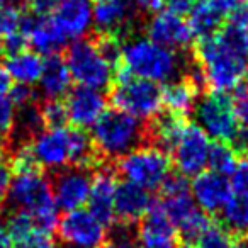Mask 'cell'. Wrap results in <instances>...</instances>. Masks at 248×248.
Returning <instances> with one entry per match:
<instances>
[{
	"label": "cell",
	"mask_w": 248,
	"mask_h": 248,
	"mask_svg": "<svg viewBox=\"0 0 248 248\" xmlns=\"http://www.w3.org/2000/svg\"><path fill=\"white\" fill-rule=\"evenodd\" d=\"M72 73L65 58L55 55L45 60L41 78H39V89L45 99L63 100L72 90Z\"/></svg>",
	"instance_id": "21"
},
{
	"label": "cell",
	"mask_w": 248,
	"mask_h": 248,
	"mask_svg": "<svg viewBox=\"0 0 248 248\" xmlns=\"http://www.w3.org/2000/svg\"><path fill=\"white\" fill-rule=\"evenodd\" d=\"M5 226H7V231H9V234H11L12 243L38 230L32 216L29 213H26V211H14V213L9 216Z\"/></svg>",
	"instance_id": "30"
},
{
	"label": "cell",
	"mask_w": 248,
	"mask_h": 248,
	"mask_svg": "<svg viewBox=\"0 0 248 248\" xmlns=\"http://www.w3.org/2000/svg\"><path fill=\"white\" fill-rule=\"evenodd\" d=\"M109 95L114 109L123 110L136 119H153L158 116L163 106L162 89L158 83L136 78L123 66L114 73Z\"/></svg>",
	"instance_id": "4"
},
{
	"label": "cell",
	"mask_w": 248,
	"mask_h": 248,
	"mask_svg": "<svg viewBox=\"0 0 248 248\" xmlns=\"http://www.w3.org/2000/svg\"><path fill=\"white\" fill-rule=\"evenodd\" d=\"M199 248H233V238L221 224H211L199 238Z\"/></svg>",
	"instance_id": "32"
},
{
	"label": "cell",
	"mask_w": 248,
	"mask_h": 248,
	"mask_svg": "<svg viewBox=\"0 0 248 248\" xmlns=\"http://www.w3.org/2000/svg\"><path fill=\"white\" fill-rule=\"evenodd\" d=\"M226 12L214 4L213 0H197L190 11L189 26L192 29L194 38L206 39L213 38L223 29Z\"/></svg>",
	"instance_id": "23"
},
{
	"label": "cell",
	"mask_w": 248,
	"mask_h": 248,
	"mask_svg": "<svg viewBox=\"0 0 248 248\" xmlns=\"http://www.w3.org/2000/svg\"><path fill=\"white\" fill-rule=\"evenodd\" d=\"M213 2L219 5V7L223 9V11L226 12V16H228L231 9H234L236 5L243 4V2H248V0H213Z\"/></svg>",
	"instance_id": "45"
},
{
	"label": "cell",
	"mask_w": 248,
	"mask_h": 248,
	"mask_svg": "<svg viewBox=\"0 0 248 248\" xmlns=\"http://www.w3.org/2000/svg\"><path fill=\"white\" fill-rule=\"evenodd\" d=\"M169 155L152 145L138 146L136 150L117 160V172L135 186L145 190H155L163 186L170 175Z\"/></svg>",
	"instance_id": "5"
},
{
	"label": "cell",
	"mask_w": 248,
	"mask_h": 248,
	"mask_svg": "<svg viewBox=\"0 0 248 248\" xmlns=\"http://www.w3.org/2000/svg\"><path fill=\"white\" fill-rule=\"evenodd\" d=\"M12 89V78L7 73L5 66L0 65V95H5L7 92H11Z\"/></svg>",
	"instance_id": "42"
},
{
	"label": "cell",
	"mask_w": 248,
	"mask_h": 248,
	"mask_svg": "<svg viewBox=\"0 0 248 248\" xmlns=\"http://www.w3.org/2000/svg\"><path fill=\"white\" fill-rule=\"evenodd\" d=\"M11 95H9V99L12 100V104H14L16 107H19V109H22V107L26 106H31V104H36L38 102V93H36V90L32 89V87L29 85H14L11 89Z\"/></svg>",
	"instance_id": "36"
},
{
	"label": "cell",
	"mask_w": 248,
	"mask_h": 248,
	"mask_svg": "<svg viewBox=\"0 0 248 248\" xmlns=\"http://www.w3.org/2000/svg\"><path fill=\"white\" fill-rule=\"evenodd\" d=\"M177 230L170 223L160 201H153L146 216L140 221L138 240L140 241H175Z\"/></svg>",
	"instance_id": "24"
},
{
	"label": "cell",
	"mask_w": 248,
	"mask_h": 248,
	"mask_svg": "<svg viewBox=\"0 0 248 248\" xmlns=\"http://www.w3.org/2000/svg\"><path fill=\"white\" fill-rule=\"evenodd\" d=\"M123 68L136 78L169 82L177 75L180 60L175 51L153 43L148 38H131L124 43Z\"/></svg>",
	"instance_id": "3"
},
{
	"label": "cell",
	"mask_w": 248,
	"mask_h": 248,
	"mask_svg": "<svg viewBox=\"0 0 248 248\" xmlns=\"http://www.w3.org/2000/svg\"><path fill=\"white\" fill-rule=\"evenodd\" d=\"M230 146L234 150L236 155L248 156V129L247 128H238L236 135L233 136V140L230 141Z\"/></svg>",
	"instance_id": "40"
},
{
	"label": "cell",
	"mask_w": 248,
	"mask_h": 248,
	"mask_svg": "<svg viewBox=\"0 0 248 248\" xmlns=\"http://www.w3.org/2000/svg\"><path fill=\"white\" fill-rule=\"evenodd\" d=\"M24 34L28 38V45L34 49L38 55L55 56L66 46L68 39L62 34L58 28L46 19H39L34 16H26L24 19Z\"/></svg>",
	"instance_id": "18"
},
{
	"label": "cell",
	"mask_w": 248,
	"mask_h": 248,
	"mask_svg": "<svg viewBox=\"0 0 248 248\" xmlns=\"http://www.w3.org/2000/svg\"><path fill=\"white\" fill-rule=\"evenodd\" d=\"M65 62L72 73V78L80 87L104 90L112 85L114 70L100 55L93 39H83L70 46Z\"/></svg>",
	"instance_id": "6"
},
{
	"label": "cell",
	"mask_w": 248,
	"mask_h": 248,
	"mask_svg": "<svg viewBox=\"0 0 248 248\" xmlns=\"http://www.w3.org/2000/svg\"><path fill=\"white\" fill-rule=\"evenodd\" d=\"M124 2L129 7H136L143 12H152V14L162 11L163 7V0H124Z\"/></svg>",
	"instance_id": "41"
},
{
	"label": "cell",
	"mask_w": 248,
	"mask_h": 248,
	"mask_svg": "<svg viewBox=\"0 0 248 248\" xmlns=\"http://www.w3.org/2000/svg\"><path fill=\"white\" fill-rule=\"evenodd\" d=\"M146 34L153 43L172 51L187 49L194 41L189 21H186L184 16L173 14L167 9L152 14L146 22Z\"/></svg>",
	"instance_id": "12"
},
{
	"label": "cell",
	"mask_w": 248,
	"mask_h": 248,
	"mask_svg": "<svg viewBox=\"0 0 248 248\" xmlns=\"http://www.w3.org/2000/svg\"><path fill=\"white\" fill-rule=\"evenodd\" d=\"M180 248H199V247H196L194 243H186V245H182Z\"/></svg>",
	"instance_id": "48"
},
{
	"label": "cell",
	"mask_w": 248,
	"mask_h": 248,
	"mask_svg": "<svg viewBox=\"0 0 248 248\" xmlns=\"http://www.w3.org/2000/svg\"><path fill=\"white\" fill-rule=\"evenodd\" d=\"M231 189L236 196L248 197V156L238 162L233 175H231Z\"/></svg>",
	"instance_id": "35"
},
{
	"label": "cell",
	"mask_w": 248,
	"mask_h": 248,
	"mask_svg": "<svg viewBox=\"0 0 248 248\" xmlns=\"http://www.w3.org/2000/svg\"><path fill=\"white\" fill-rule=\"evenodd\" d=\"M228 17V24L234 26V28H240L247 31L248 28V2H243V4L236 5L234 9H231Z\"/></svg>",
	"instance_id": "38"
},
{
	"label": "cell",
	"mask_w": 248,
	"mask_h": 248,
	"mask_svg": "<svg viewBox=\"0 0 248 248\" xmlns=\"http://www.w3.org/2000/svg\"><path fill=\"white\" fill-rule=\"evenodd\" d=\"M58 236L66 248H99L107 241L106 226L89 209L66 213L58 223Z\"/></svg>",
	"instance_id": "9"
},
{
	"label": "cell",
	"mask_w": 248,
	"mask_h": 248,
	"mask_svg": "<svg viewBox=\"0 0 248 248\" xmlns=\"http://www.w3.org/2000/svg\"><path fill=\"white\" fill-rule=\"evenodd\" d=\"M16 124V106L9 95H0V156L11 141Z\"/></svg>",
	"instance_id": "29"
},
{
	"label": "cell",
	"mask_w": 248,
	"mask_h": 248,
	"mask_svg": "<svg viewBox=\"0 0 248 248\" xmlns=\"http://www.w3.org/2000/svg\"><path fill=\"white\" fill-rule=\"evenodd\" d=\"M39 107H41L43 123H45L46 129L65 128L68 123V110H66V104L63 100L45 99L43 102H39Z\"/></svg>",
	"instance_id": "28"
},
{
	"label": "cell",
	"mask_w": 248,
	"mask_h": 248,
	"mask_svg": "<svg viewBox=\"0 0 248 248\" xmlns=\"http://www.w3.org/2000/svg\"><path fill=\"white\" fill-rule=\"evenodd\" d=\"M187 124H189L187 117L169 112V110L160 112L158 116L150 119L148 124L145 126L146 145L156 146L162 152H165L167 155H170V152L173 150L177 140L180 138Z\"/></svg>",
	"instance_id": "19"
},
{
	"label": "cell",
	"mask_w": 248,
	"mask_h": 248,
	"mask_svg": "<svg viewBox=\"0 0 248 248\" xmlns=\"http://www.w3.org/2000/svg\"><path fill=\"white\" fill-rule=\"evenodd\" d=\"M233 107L234 114H236L238 124L241 128L248 129V85L247 83H240L236 89L233 90Z\"/></svg>",
	"instance_id": "33"
},
{
	"label": "cell",
	"mask_w": 248,
	"mask_h": 248,
	"mask_svg": "<svg viewBox=\"0 0 248 248\" xmlns=\"http://www.w3.org/2000/svg\"><path fill=\"white\" fill-rule=\"evenodd\" d=\"M65 104L68 110V121L78 129L92 128L106 112V97L102 95V92L80 85L70 90Z\"/></svg>",
	"instance_id": "15"
},
{
	"label": "cell",
	"mask_w": 248,
	"mask_h": 248,
	"mask_svg": "<svg viewBox=\"0 0 248 248\" xmlns=\"http://www.w3.org/2000/svg\"><path fill=\"white\" fill-rule=\"evenodd\" d=\"M233 248H248V233H240L233 240Z\"/></svg>",
	"instance_id": "47"
},
{
	"label": "cell",
	"mask_w": 248,
	"mask_h": 248,
	"mask_svg": "<svg viewBox=\"0 0 248 248\" xmlns=\"http://www.w3.org/2000/svg\"><path fill=\"white\" fill-rule=\"evenodd\" d=\"M245 34H247V41H248V28H247V31H245Z\"/></svg>",
	"instance_id": "50"
},
{
	"label": "cell",
	"mask_w": 248,
	"mask_h": 248,
	"mask_svg": "<svg viewBox=\"0 0 248 248\" xmlns=\"http://www.w3.org/2000/svg\"><path fill=\"white\" fill-rule=\"evenodd\" d=\"M196 116L204 133L221 143H230L240 128L233 99H230L224 92L206 93L197 102Z\"/></svg>",
	"instance_id": "7"
},
{
	"label": "cell",
	"mask_w": 248,
	"mask_h": 248,
	"mask_svg": "<svg viewBox=\"0 0 248 248\" xmlns=\"http://www.w3.org/2000/svg\"><path fill=\"white\" fill-rule=\"evenodd\" d=\"M58 2L60 0H26V4L31 11V16L39 19H46L48 16H51Z\"/></svg>",
	"instance_id": "37"
},
{
	"label": "cell",
	"mask_w": 248,
	"mask_h": 248,
	"mask_svg": "<svg viewBox=\"0 0 248 248\" xmlns=\"http://www.w3.org/2000/svg\"><path fill=\"white\" fill-rule=\"evenodd\" d=\"M202 90V87L197 82H194L189 75L182 77L179 80H172V82L167 83L165 89H162L163 106L167 107L169 112L187 117V114L196 106L197 95Z\"/></svg>",
	"instance_id": "22"
},
{
	"label": "cell",
	"mask_w": 248,
	"mask_h": 248,
	"mask_svg": "<svg viewBox=\"0 0 248 248\" xmlns=\"http://www.w3.org/2000/svg\"><path fill=\"white\" fill-rule=\"evenodd\" d=\"M93 173L89 169H78V167H66L58 170L53 177L51 189L53 197L58 206L66 213L75 209H82L87 204L92 190Z\"/></svg>",
	"instance_id": "10"
},
{
	"label": "cell",
	"mask_w": 248,
	"mask_h": 248,
	"mask_svg": "<svg viewBox=\"0 0 248 248\" xmlns=\"http://www.w3.org/2000/svg\"><path fill=\"white\" fill-rule=\"evenodd\" d=\"M223 226L231 231L248 233V197L233 196L231 201L221 211Z\"/></svg>",
	"instance_id": "26"
},
{
	"label": "cell",
	"mask_w": 248,
	"mask_h": 248,
	"mask_svg": "<svg viewBox=\"0 0 248 248\" xmlns=\"http://www.w3.org/2000/svg\"><path fill=\"white\" fill-rule=\"evenodd\" d=\"M12 248H58V245L49 236V233H43V231L36 230L29 233L28 236L14 241Z\"/></svg>",
	"instance_id": "34"
},
{
	"label": "cell",
	"mask_w": 248,
	"mask_h": 248,
	"mask_svg": "<svg viewBox=\"0 0 248 248\" xmlns=\"http://www.w3.org/2000/svg\"><path fill=\"white\" fill-rule=\"evenodd\" d=\"M29 146L41 169L63 170L72 167V128L43 129Z\"/></svg>",
	"instance_id": "11"
},
{
	"label": "cell",
	"mask_w": 248,
	"mask_h": 248,
	"mask_svg": "<svg viewBox=\"0 0 248 248\" xmlns=\"http://www.w3.org/2000/svg\"><path fill=\"white\" fill-rule=\"evenodd\" d=\"M24 19L21 9H0V39L24 32Z\"/></svg>",
	"instance_id": "31"
},
{
	"label": "cell",
	"mask_w": 248,
	"mask_h": 248,
	"mask_svg": "<svg viewBox=\"0 0 248 248\" xmlns=\"http://www.w3.org/2000/svg\"><path fill=\"white\" fill-rule=\"evenodd\" d=\"M247 85H248V73H247Z\"/></svg>",
	"instance_id": "51"
},
{
	"label": "cell",
	"mask_w": 248,
	"mask_h": 248,
	"mask_svg": "<svg viewBox=\"0 0 248 248\" xmlns=\"http://www.w3.org/2000/svg\"><path fill=\"white\" fill-rule=\"evenodd\" d=\"M117 180L116 173L107 167H100L93 173L92 190L89 196V211L104 224L109 226L114 223V204H116V190H117Z\"/></svg>",
	"instance_id": "16"
},
{
	"label": "cell",
	"mask_w": 248,
	"mask_h": 248,
	"mask_svg": "<svg viewBox=\"0 0 248 248\" xmlns=\"http://www.w3.org/2000/svg\"><path fill=\"white\" fill-rule=\"evenodd\" d=\"M129 9L131 7L124 0H95L93 22H95L99 32L117 34L123 38L133 26Z\"/></svg>",
	"instance_id": "20"
},
{
	"label": "cell",
	"mask_w": 248,
	"mask_h": 248,
	"mask_svg": "<svg viewBox=\"0 0 248 248\" xmlns=\"http://www.w3.org/2000/svg\"><path fill=\"white\" fill-rule=\"evenodd\" d=\"M12 184V167L5 160L0 158V204L7 201L9 190Z\"/></svg>",
	"instance_id": "39"
},
{
	"label": "cell",
	"mask_w": 248,
	"mask_h": 248,
	"mask_svg": "<svg viewBox=\"0 0 248 248\" xmlns=\"http://www.w3.org/2000/svg\"><path fill=\"white\" fill-rule=\"evenodd\" d=\"M0 248H12L11 234H9L7 226H5L2 219H0Z\"/></svg>",
	"instance_id": "43"
},
{
	"label": "cell",
	"mask_w": 248,
	"mask_h": 248,
	"mask_svg": "<svg viewBox=\"0 0 248 248\" xmlns=\"http://www.w3.org/2000/svg\"><path fill=\"white\" fill-rule=\"evenodd\" d=\"M236 165H238V155L228 143L217 141L211 146L209 163H207V167H211V172H216L224 177L233 175Z\"/></svg>",
	"instance_id": "27"
},
{
	"label": "cell",
	"mask_w": 248,
	"mask_h": 248,
	"mask_svg": "<svg viewBox=\"0 0 248 248\" xmlns=\"http://www.w3.org/2000/svg\"><path fill=\"white\" fill-rule=\"evenodd\" d=\"M211 146L213 143L209 136L204 133L199 124H187L173 150L170 152L180 175L197 177L199 173H202L209 163Z\"/></svg>",
	"instance_id": "8"
},
{
	"label": "cell",
	"mask_w": 248,
	"mask_h": 248,
	"mask_svg": "<svg viewBox=\"0 0 248 248\" xmlns=\"http://www.w3.org/2000/svg\"><path fill=\"white\" fill-rule=\"evenodd\" d=\"M190 194L201 211L206 214H217L226 207L233 197L231 182L216 172H202L194 177Z\"/></svg>",
	"instance_id": "13"
},
{
	"label": "cell",
	"mask_w": 248,
	"mask_h": 248,
	"mask_svg": "<svg viewBox=\"0 0 248 248\" xmlns=\"http://www.w3.org/2000/svg\"><path fill=\"white\" fill-rule=\"evenodd\" d=\"M43 65H45V62H43L38 53L22 51L17 53V55L7 56L4 66L9 75H11V78L16 80L19 85L32 87L41 78Z\"/></svg>",
	"instance_id": "25"
},
{
	"label": "cell",
	"mask_w": 248,
	"mask_h": 248,
	"mask_svg": "<svg viewBox=\"0 0 248 248\" xmlns=\"http://www.w3.org/2000/svg\"><path fill=\"white\" fill-rule=\"evenodd\" d=\"M138 248H177L175 241H140Z\"/></svg>",
	"instance_id": "44"
},
{
	"label": "cell",
	"mask_w": 248,
	"mask_h": 248,
	"mask_svg": "<svg viewBox=\"0 0 248 248\" xmlns=\"http://www.w3.org/2000/svg\"><path fill=\"white\" fill-rule=\"evenodd\" d=\"M152 204L153 201L150 197L148 190L141 189V187L135 186L131 182H126V180L117 186L114 213L119 219V224L135 226L136 223H140L146 216Z\"/></svg>",
	"instance_id": "17"
},
{
	"label": "cell",
	"mask_w": 248,
	"mask_h": 248,
	"mask_svg": "<svg viewBox=\"0 0 248 248\" xmlns=\"http://www.w3.org/2000/svg\"><path fill=\"white\" fill-rule=\"evenodd\" d=\"M0 55H4V43H2V39H0Z\"/></svg>",
	"instance_id": "49"
},
{
	"label": "cell",
	"mask_w": 248,
	"mask_h": 248,
	"mask_svg": "<svg viewBox=\"0 0 248 248\" xmlns=\"http://www.w3.org/2000/svg\"><path fill=\"white\" fill-rule=\"evenodd\" d=\"M194 62L213 92L234 90L248 73V41L245 29L226 24L216 36L199 39Z\"/></svg>",
	"instance_id": "1"
},
{
	"label": "cell",
	"mask_w": 248,
	"mask_h": 248,
	"mask_svg": "<svg viewBox=\"0 0 248 248\" xmlns=\"http://www.w3.org/2000/svg\"><path fill=\"white\" fill-rule=\"evenodd\" d=\"M26 4V0H0V9H21Z\"/></svg>",
	"instance_id": "46"
},
{
	"label": "cell",
	"mask_w": 248,
	"mask_h": 248,
	"mask_svg": "<svg viewBox=\"0 0 248 248\" xmlns=\"http://www.w3.org/2000/svg\"><path fill=\"white\" fill-rule=\"evenodd\" d=\"M92 141L102 162L119 160L146 143L145 126L123 110L110 109L92 126Z\"/></svg>",
	"instance_id": "2"
},
{
	"label": "cell",
	"mask_w": 248,
	"mask_h": 248,
	"mask_svg": "<svg viewBox=\"0 0 248 248\" xmlns=\"http://www.w3.org/2000/svg\"><path fill=\"white\" fill-rule=\"evenodd\" d=\"M51 22L66 39H80L93 24L92 0H60Z\"/></svg>",
	"instance_id": "14"
}]
</instances>
